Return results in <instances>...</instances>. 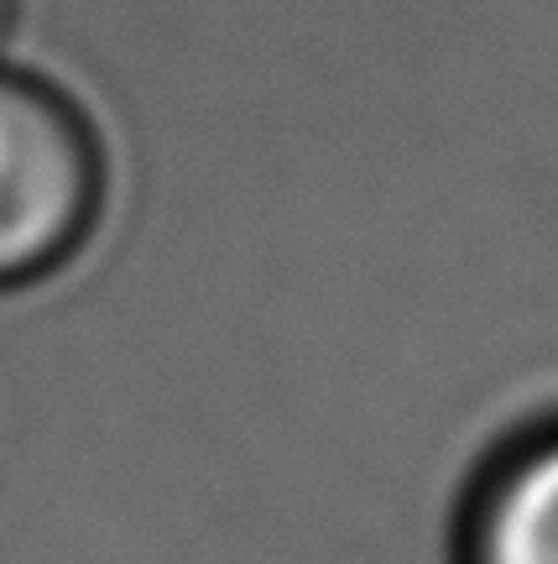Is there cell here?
<instances>
[{"label": "cell", "mask_w": 558, "mask_h": 564, "mask_svg": "<svg viewBox=\"0 0 558 564\" xmlns=\"http://www.w3.org/2000/svg\"><path fill=\"white\" fill-rule=\"evenodd\" d=\"M110 204V152L58 79L0 63V299L79 262Z\"/></svg>", "instance_id": "cell-1"}, {"label": "cell", "mask_w": 558, "mask_h": 564, "mask_svg": "<svg viewBox=\"0 0 558 564\" xmlns=\"http://www.w3.org/2000/svg\"><path fill=\"white\" fill-rule=\"evenodd\" d=\"M455 564H558V413L480 465L455 523Z\"/></svg>", "instance_id": "cell-2"}, {"label": "cell", "mask_w": 558, "mask_h": 564, "mask_svg": "<svg viewBox=\"0 0 558 564\" xmlns=\"http://www.w3.org/2000/svg\"><path fill=\"white\" fill-rule=\"evenodd\" d=\"M21 21V0H0V63L11 58V37H17Z\"/></svg>", "instance_id": "cell-3"}]
</instances>
